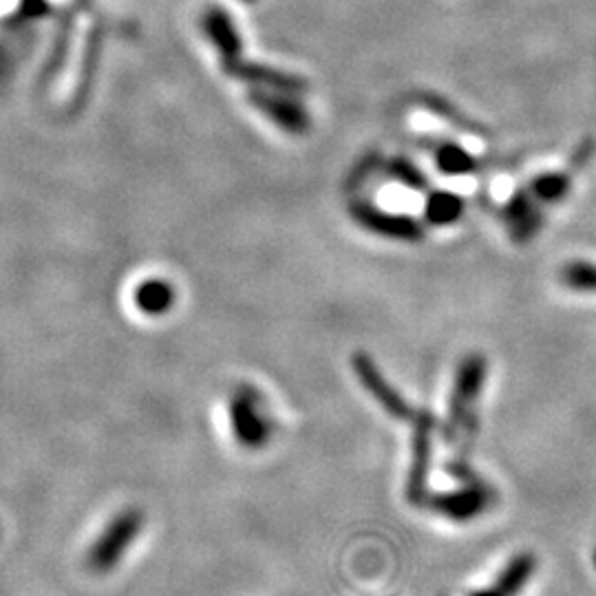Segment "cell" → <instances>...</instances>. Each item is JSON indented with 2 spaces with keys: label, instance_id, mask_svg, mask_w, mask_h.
<instances>
[{
  "label": "cell",
  "instance_id": "cell-1",
  "mask_svg": "<svg viewBox=\"0 0 596 596\" xmlns=\"http://www.w3.org/2000/svg\"><path fill=\"white\" fill-rule=\"evenodd\" d=\"M146 524V517L140 508H124L115 513L106 526L100 530L93 544L84 555V566L89 572L104 577L111 574L129 555V550L137 544Z\"/></svg>",
  "mask_w": 596,
  "mask_h": 596
},
{
  "label": "cell",
  "instance_id": "cell-2",
  "mask_svg": "<svg viewBox=\"0 0 596 596\" xmlns=\"http://www.w3.org/2000/svg\"><path fill=\"white\" fill-rule=\"evenodd\" d=\"M488 363L482 354H468L462 358L460 367L455 371L453 393L449 402V427L444 431V438H455L457 431L475 429V402L480 400V393L486 385Z\"/></svg>",
  "mask_w": 596,
  "mask_h": 596
},
{
  "label": "cell",
  "instance_id": "cell-3",
  "mask_svg": "<svg viewBox=\"0 0 596 596\" xmlns=\"http://www.w3.org/2000/svg\"><path fill=\"white\" fill-rule=\"evenodd\" d=\"M230 427L232 435L243 449L261 451L272 440L274 429L268 415L263 413L259 393L250 387H241L230 400Z\"/></svg>",
  "mask_w": 596,
  "mask_h": 596
},
{
  "label": "cell",
  "instance_id": "cell-4",
  "mask_svg": "<svg viewBox=\"0 0 596 596\" xmlns=\"http://www.w3.org/2000/svg\"><path fill=\"white\" fill-rule=\"evenodd\" d=\"M349 215L360 228L367 232H374L378 237L404 241V243H418L424 239V226L409 215H396V212H387L374 204H369L365 199H354L349 204Z\"/></svg>",
  "mask_w": 596,
  "mask_h": 596
},
{
  "label": "cell",
  "instance_id": "cell-5",
  "mask_svg": "<svg viewBox=\"0 0 596 596\" xmlns=\"http://www.w3.org/2000/svg\"><path fill=\"white\" fill-rule=\"evenodd\" d=\"M351 367H354V374L360 380V385L365 387V391L374 398L382 409H385L387 415L396 420H413L415 413L411 404L400 396V391L389 385V380L382 374L380 367L371 360L369 354L365 351H354L351 356Z\"/></svg>",
  "mask_w": 596,
  "mask_h": 596
},
{
  "label": "cell",
  "instance_id": "cell-6",
  "mask_svg": "<svg viewBox=\"0 0 596 596\" xmlns=\"http://www.w3.org/2000/svg\"><path fill=\"white\" fill-rule=\"evenodd\" d=\"M433 433L435 418L429 411H418L413 418V438H411V468L407 495L409 502L422 504L427 499V477L431 471L433 453Z\"/></svg>",
  "mask_w": 596,
  "mask_h": 596
},
{
  "label": "cell",
  "instance_id": "cell-7",
  "mask_svg": "<svg viewBox=\"0 0 596 596\" xmlns=\"http://www.w3.org/2000/svg\"><path fill=\"white\" fill-rule=\"evenodd\" d=\"M424 504H427L431 510H435V513H440L453 521H471L486 513L488 506L493 504V493L488 491V486H484L480 480L471 477L466 486L457 488V491H451V493L429 495L424 499Z\"/></svg>",
  "mask_w": 596,
  "mask_h": 596
},
{
  "label": "cell",
  "instance_id": "cell-8",
  "mask_svg": "<svg viewBox=\"0 0 596 596\" xmlns=\"http://www.w3.org/2000/svg\"><path fill=\"white\" fill-rule=\"evenodd\" d=\"M250 102L257 106V109L265 117H270L276 126H281L285 133L305 135L307 131H310V126H312L310 115H307V111L301 104L294 102L292 98H287V93L283 95L281 91H276V93L254 91L250 95Z\"/></svg>",
  "mask_w": 596,
  "mask_h": 596
},
{
  "label": "cell",
  "instance_id": "cell-9",
  "mask_svg": "<svg viewBox=\"0 0 596 596\" xmlns=\"http://www.w3.org/2000/svg\"><path fill=\"white\" fill-rule=\"evenodd\" d=\"M539 201L530 195V190H519L508 199L504 206V219L508 223L510 237L517 243H526L532 237H537V232L544 226V215L539 210Z\"/></svg>",
  "mask_w": 596,
  "mask_h": 596
},
{
  "label": "cell",
  "instance_id": "cell-10",
  "mask_svg": "<svg viewBox=\"0 0 596 596\" xmlns=\"http://www.w3.org/2000/svg\"><path fill=\"white\" fill-rule=\"evenodd\" d=\"M535 570L537 557L530 555V552H521V555L506 563V568L493 581V585H488V590H480L473 596H517L526 588V583L532 579Z\"/></svg>",
  "mask_w": 596,
  "mask_h": 596
},
{
  "label": "cell",
  "instance_id": "cell-11",
  "mask_svg": "<svg viewBox=\"0 0 596 596\" xmlns=\"http://www.w3.org/2000/svg\"><path fill=\"white\" fill-rule=\"evenodd\" d=\"M226 73H230L232 78H239V80H246V82H257V84H265V87H270L274 91H281V93H301L307 89V82L290 76V73H283V71H276L270 67H261V65H243V62L234 60L232 65L223 67Z\"/></svg>",
  "mask_w": 596,
  "mask_h": 596
},
{
  "label": "cell",
  "instance_id": "cell-12",
  "mask_svg": "<svg viewBox=\"0 0 596 596\" xmlns=\"http://www.w3.org/2000/svg\"><path fill=\"white\" fill-rule=\"evenodd\" d=\"M464 210L466 201L457 193H451V190H433L427 197V204H424V219L435 228L453 226V223L462 219Z\"/></svg>",
  "mask_w": 596,
  "mask_h": 596
},
{
  "label": "cell",
  "instance_id": "cell-13",
  "mask_svg": "<svg viewBox=\"0 0 596 596\" xmlns=\"http://www.w3.org/2000/svg\"><path fill=\"white\" fill-rule=\"evenodd\" d=\"M435 166L442 175H471L482 168V162L455 142H438L433 148Z\"/></svg>",
  "mask_w": 596,
  "mask_h": 596
},
{
  "label": "cell",
  "instance_id": "cell-14",
  "mask_svg": "<svg viewBox=\"0 0 596 596\" xmlns=\"http://www.w3.org/2000/svg\"><path fill=\"white\" fill-rule=\"evenodd\" d=\"M175 303L173 285L162 279H148L137 285L135 290V305L137 310L148 316L166 314Z\"/></svg>",
  "mask_w": 596,
  "mask_h": 596
},
{
  "label": "cell",
  "instance_id": "cell-15",
  "mask_svg": "<svg viewBox=\"0 0 596 596\" xmlns=\"http://www.w3.org/2000/svg\"><path fill=\"white\" fill-rule=\"evenodd\" d=\"M206 31L208 36L215 42L217 49L221 51L223 58V67L232 65L234 60H239V51H241V42L237 36V29L232 27L230 18L223 12H212L206 18Z\"/></svg>",
  "mask_w": 596,
  "mask_h": 596
},
{
  "label": "cell",
  "instance_id": "cell-16",
  "mask_svg": "<svg viewBox=\"0 0 596 596\" xmlns=\"http://www.w3.org/2000/svg\"><path fill=\"white\" fill-rule=\"evenodd\" d=\"M572 188V177L568 173H541L530 182V195L541 204H559L566 199Z\"/></svg>",
  "mask_w": 596,
  "mask_h": 596
},
{
  "label": "cell",
  "instance_id": "cell-17",
  "mask_svg": "<svg viewBox=\"0 0 596 596\" xmlns=\"http://www.w3.org/2000/svg\"><path fill=\"white\" fill-rule=\"evenodd\" d=\"M559 279L572 292L596 294V263L581 259L563 263L559 270Z\"/></svg>",
  "mask_w": 596,
  "mask_h": 596
},
{
  "label": "cell",
  "instance_id": "cell-18",
  "mask_svg": "<svg viewBox=\"0 0 596 596\" xmlns=\"http://www.w3.org/2000/svg\"><path fill=\"white\" fill-rule=\"evenodd\" d=\"M420 102L427 106V109L435 115H440L442 120H446L449 124L457 126L460 131H466V133H473V135H488V131H484V126L475 124L473 120H468V117L464 113H457V109H453V106L449 102H444L442 98H435V95H422Z\"/></svg>",
  "mask_w": 596,
  "mask_h": 596
},
{
  "label": "cell",
  "instance_id": "cell-19",
  "mask_svg": "<svg viewBox=\"0 0 596 596\" xmlns=\"http://www.w3.org/2000/svg\"><path fill=\"white\" fill-rule=\"evenodd\" d=\"M387 173L389 177L396 179L402 186H407L411 190H427L429 188V179L422 170L409 162L407 157H393L391 162H387Z\"/></svg>",
  "mask_w": 596,
  "mask_h": 596
},
{
  "label": "cell",
  "instance_id": "cell-20",
  "mask_svg": "<svg viewBox=\"0 0 596 596\" xmlns=\"http://www.w3.org/2000/svg\"><path fill=\"white\" fill-rule=\"evenodd\" d=\"M376 166H378V155H371L369 159H365V162H360V164L356 166L354 173L349 175V188H356V186H360V184H365V179H367L371 173H374Z\"/></svg>",
  "mask_w": 596,
  "mask_h": 596
},
{
  "label": "cell",
  "instance_id": "cell-21",
  "mask_svg": "<svg viewBox=\"0 0 596 596\" xmlns=\"http://www.w3.org/2000/svg\"><path fill=\"white\" fill-rule=\"evenodd\" d=\"M594 561H596V555H594Z\"/></svg>",
  "mask_w": 596,
  "mask_h": 596
}]
</instances>
